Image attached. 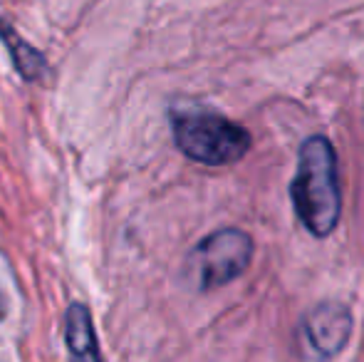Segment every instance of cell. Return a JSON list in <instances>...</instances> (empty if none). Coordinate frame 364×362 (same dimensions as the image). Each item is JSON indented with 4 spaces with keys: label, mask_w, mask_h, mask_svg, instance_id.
Segmentation results:
<instances>
[{
    "label": "cell",
    "mask_w": 364,
    "mask_h": 362,
    "mask_svg": "<svg viewBox=\"0 0 364 362\" xmlns=\"http://www.w3.org/2000/svg\"><path fill=\"white\" fill-rule=\"evenodd\" d=\"M290 198L300 223L317 238L330 236L340 223L342 188L332 142L322 134L307 137L297 151V171Z\"/></svg>",
    "instance_id": "1"
},
{
    "label": "cell",
    "mask_w": 364,
    "mask_h": 362,
    "mask_svg": "<svg viewBox=\"0 0 364 362\" xmlns=\"http://www.w3.org/2000/svg\"><path fill=\"white\" fill-rule=\"evenodd\" d=\"M176 147L206 166H228L250 151V132L213 110H181L171 115Z\"/></svg>",
    "instance_id": "2"
},
{
    "label": "cell",
    "mask_w": 364,
    "mask_h": 362,
    "mask_svg": "<svg viewBox=\"0 0 364 362\" xmlns=\"http://www.w3.org/2000/svg\"><path fill=\"white\" fill-rule=\"evenodd\" d=\"M253 258V238L240 228H218L188 256V273L198 290H211L245 273Z\"/></svg>",
    "instance_id": "3"
},
{
    "label": "cell",
    "mask_w": 364,
    "mask_h": 362,
    "mask_svg": "<svg viewBox=\"0 0 364 362\" xmlns=\"http://www.w3.org/2000/svg\"><path fill=\"white\" fill-rule=\"evenodd\" d=\"M355 328L352 313L345 303L325 300L307 310L300 323V338L305 355L312 358H335L342 353Z\"/></svg>",
    "instance_id": "4"
},
{
    "label": "cell",
    "mask_w": 364,
    "mask_h": 362,
    "mask_svg": "<svg viewBox=\"0 0 364 362\" xmlns=\"http://www.w3.org/2000/svg\"><path fill=\"white\" fill-rule=\"evenodd\" d=\"M65 340H68L70 355L80 360H100V348H97V335L92 328V315L82 303H73L65 320Z\"/></svg>",
    "instance_id": "5"
},
{
    "label": "cell",
    "mask_w": 364,
    "mask_h": 362,
    "mask_svg": "<svg viewBox=\"0 0 364 362\" xmlns=\"http://www.w3.org/2000/svg\"><path fill=\"white\" fill-rule=\"evenodd\" d=\"M0 38H3L5 48H8L10 58H13V63H15V68L20 70V75H23L25 80H40L45 73H48V63H45L43 55H40L35 48H30L18 33L5 28L3 23H0Z\"/></svg>",
    "instance_id": "6"
},
{
    "label": "cell",
    "mask_w": 364,
    "mask_h": 362,
    "mask_svg": "<svg viewBox=\"0 0 364 362\" xmlns=\"http://www.w3.org/2000/svg\"><path fill=\"white\" fill-rule=\"evenodd\" d=\"M8 315V298H5V293H3V288H0V320Z\"/></svg>",
    "instance_id": "7"
}]
</instances>
